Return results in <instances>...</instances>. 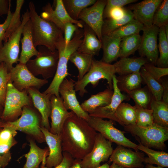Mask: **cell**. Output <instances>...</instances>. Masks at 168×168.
Here are the masks:
<instances>
[{
	"mask_svg": "<svg viewBox=\"0 0 168 168\" xmlns=\"http://www.w3.org/2000/svg\"><path fill=\"white\" fill-rule=\"evenodd\" d=\"M97 133L86 121L71 111L61 133L63 151L82 160L92 149Z\"/></svg>",
	"mask_w": 168,
	"mask_h": 168,
	"instance_id": "cell-1",
	"label": "cell"
},
{
	"mask_svg": "<svg viewBox=\"0 0 168 168\" xmlns=\"http://www.w3.org/2000/svg\"><path fill=\"white\" fill-rule=\"evenodd\" d=\"M29 7L34 46H44L52 51L57 50L58 45L65 41L63 32L54 24L39 16L32 2H29Z\"/></svg>",
	"mask_w": 168,
	"mask_h": 168,
	"instance_id": "cell-2",
	"label": "cell"
},
{
	"mask_svg": "<svg viewBox=\"0 0 168 168\" xmlns=\"http://www.w3.org/2000/svg\"><path fill=\"white\" fill-rule=\"evenodd\" d=\"M83 36V28H79L66 46L65 41L58 45L57 50L58 52L59 57L57 69L51 82L43 93L60 97L58 91L59 85L66 77L70 75L68 70V62L72 54L77 51L80 47Z\"/></svg>",
	"mask_w": 168,
	"mask_h": 168,
	"instance_id": "cell-3",
	"label": "cell"
},
{
	"mask_svg": "<svg viewBox=\"0 0 168 168\" xmlns=\"http://www.w3.org/2000/svg\"><path fill=\"white\" fill-rule=\"evenodd\" d=\"M124 127L125 131L130 133L143 145L162 150L165 149V142L168 139V128L155 123L147 127L136 124L128 125Z\"/></svg>",
	"mask_w": 168,
	"mask_h": 168,
	"instance_id": "cell-4",
	"label": "cell"
},
{
	"mask_svg": "<svg viewBox=\"0 0 168 168\" xmlns=\"http://www.w3.org/2000/svg\"><path fill=\"white\" fill-rule=\"evenodd\" d=\"M115 71L113 64L105 63L102 60L93 58L91 65L88 72L79 81L75 82L74 88L78 91L79 96L82 97L87 91L85 89L89 84L94 87L98 84L102 79L107 80L109 88L113 89L112 78Z\"/></svg>",
	"mask_w": 168,
	"mask_h": 168,
	"instance_id": "cell-5",
	"label": "cell"
},
{
	"mask_svg": "<svg viewBox=\"0 0 168 168\" xmlns=\"http://www.w3.org/2000/svg\"><path fill=\"white\" fill-rule=\"evenodd\" d=\"M27 105L33 106L27 91H19L10 80L1 121L6 123L16 120L21 115L23 108Z\"/></svg>",
	"mask_w": 168,
	"mask_h": 168,
	"instance_id": "cell-6",
	"label": "cell"
},
{
	"mask_svg": "<svg viewBox=\"0 0 168 168\" xmlns=\"http://www.w3.org/2000/svg\"><path fill=\"white\" fill-rule=\"evenodd\" d=\"M39 54L34 59H30L26 67L35 76L41 75L47 79L54 76L58 63L59 54L57 50L52 51L42 46L38 47Z\"/></svg>",
	"mask_w": 168,
	"mask_h": 168,
	"instance_id": "cell-7",
	"label": "cell"
},
{
	"mask_svg": "<svg viewBox=\"0 0 168 168\" xmlns=\"http://www.w3.org/2000/svg\"><path fill=\"white\" fill-rule=\"evenodd\" d=\"M41 118L33 106L27 105L22 109L20 117L16 120L6 122L16 131L27 134L38 142H45L41 130Z\"/></svg>",
	"mask_w": 168,
	"mask_h": 168,
	"instance_id": "cell-8",
	"label": "cell"
},
{
	"mask_svg": "<svg viewBox=\"0 0 168 168\" xmlns=\"http://www.w3.org/2000/svg\"><path fill=\"white\" fill-rule=\"evenodd\" d=\"M89 125L96 132H99L105 138L118 145L131 148L138 151V145L127 138L124 135L125 132L115 128L114 121L105 120L100 118L90 116L87 121Z\"/></svg>",
	"mask_w": 168,
	"mask_h": 168,
	"instance_id": "cell-9",
	"label": "cell"
},
{
	"mask_svg": "<svg viewBox=\"0 0 168 168\" xmlns=\"http://www.w3.org/2000/svg\"><path fill=\"white\" fill-rule=\"evenodd\" d=\"M22 17L20 26L0 47V62L5 63L9 72L13 68V64L19 62L21 35L25 25L30 19L28 9L22 15Z\"/></svg>",
	"mask_w": 168,
	"mask_h": 168,
	"instance_id": "cell-10",
	"label": "cell"
},
{
	"mask_svg": "<svg viewBox=\"0 0 168 168\" xmlns=\"http://www.w3.org/2000/svg\"><path fill=\"white\" fill-rule=\"evenodd\" d=\"M113 150L112 142L97 133L92 149L81 160V168H94L100 166L101 162L108 160Z\"/></svg>",
	"mask_w": 168,
	"mask_h": 168,
	"instance_id": "cell-11",
	"label": "cell"
},
{
	"mask_svg": "<svg viewBox=\"0 0 168 168\" xmlns=\"http://www.w3.org/2000/svg\"><path fill=\"white\" fill-rule=\"evenodd\" d=\"M10 81L14 86L22 91L30 88L39 90L47 84V79L38 78L34 76L28 70L26 64H17L9 72Z\"/></svg>",
	"mask_w": 168,
	"mask_h": 168,
	"instance_id": "cell-12",
	"label": "cell"
},
{
	"mask_svg": "<svg viewBox=\"0 0 168 168\" xmlns=\"http://www.w3.org/2000/svg\"><path fill=\"white\" fill-rule=\"evenodd\" d=\"M55 8L49 2L48 3L42 8L43 12L40 17L44 20L54 24L63 32L64 24L67 22H71L77 25L81 28H83L85 24L81 20H75L72 18L67 12L63 5L62 0H54Z\"/></svg>",
	"mask_w": 168,
	"mask_h": 168,
	"instance_id": "cell-13",
	"label": "cell"
},
{
	"mask_svg": "<svg viewBox=\"0 0 168 168\" xmlns=\"http://www.w3.org/2000/svg\"><path fill=\"white\" fill-rule=\"evenodd\" d=\"M159 28L152 25L144 27L141 37V43L138 49L140 57L146 59L148 62L154 65L159 57L157 39Z\"/></svg>",
	"mask_w": 168,
	"mask_h": 168,
	"instance_id": "cell-14",
	"label": "cell"
},
{
	"mask_svg": "<svg viewBox=\"0 0 168 168\" xmlns=\"http://www.w3.org/2000/svg\"><path fill=\"white\" fill-rule=\"evenodd\" d=\"M106 0H98L93 5L84 9L80 14L78 19L89 26L101 41L102 28L104 22V11Z\"/></svg>",
	"mask_w": 168,
	"mask_h": 168,
	"instance_id": "cell-15",
	"label": "cell"
},
{
	"mask_svg": "<svg viewBox=\"0 0 168 168\" xmlns=\"http://www.w3.org/2000/svg\"><path fill=\"white\" fill-rule=\"evenodd\" d=\"M75 82L72 79L65 78L59 85L58 92L67 110H71L79 117L87 121L90 116L83 110L77 100L74 88Z\"/></svg>",
	"mask_w": 168,
	"mask_h": 168,
	"instance_id": "cell-16",
	"label": "cell"
},
{
	"mask_svg": "<svg viewBox=\"0 0 168 168\" xmlns=\"http://www.w3.org/2000/svg\"><path fill=\"white\" fill-rule=\"evenodd\" d=\"M145 155L138 151L118 145L113 150L109 162H114L126 168H143Z\"/></svg>",
	"mask_w": 168,
	"mask_h": 168,
	"instance_id": "cell-17",
	"label": "cell"
},
{
	"mask_svg": "<svg viewBox=\"0 0 168 168\" xmlns=\"http://www.w3.org/2000/svg\"><path fill=\"white\" fill-rule=\"evenodd\" d=\"M113 94L110 103L105 106L96 109L92 113L89 114L90 116H93L101 119L107 118L117 122L115 114L119 105L124 100H128L130 98L122 94L117 86V80L115 75L113 78Z\"/></svg>",
	"mask_w": 168,
	"mask_h": 168,
	"instance_id": "cell-18",
	"label": "cell"
},
{
	"mask_svg": "<svg viewBox=\"0 0 168 168\" xmlns=\"http://www.w3.org/2000/svg\"><path fill=\"white\" fill-rule=\"evenodd\" d=\"M41 130L49 150V154L46 159L45 166L48 168L54 167L61 163L63 157L61 134L52 133L42 126Z\"/></svg>",
	"mask_w": 168,
	"mask_h": 168,
	"instance_id": "cell-19",
	"label": "cell"
},
{
	"mask_svg": "<svg viewBox=\"0 0 168 168\" xmlns=\"http://www.w3.org/2000/svg\"><path fill=\"white\" fill-rule=\"evenodd\" d=\"M162 0H144L132 4L128 7L131 11L134 18L144 27L153 25V16L155 12Z\"/></svg>",
	"mask_w": 168,
	"mask_h": 168,
	"instance_id": "cell-20",
	"label": "cell"
},
{
	"mask_svg": "<svg viewBox=\"0 0 168 168\" xmlns=\"http://www.w3.org/2000/svg\"><path fill=\"white\" fill-rule=\"evenodd\" d=\"M33 106L39 112L41 118V126L49 131L50 126L49 118L51 110L50 98L52 95L41 93L39 89L30 88L27 90Z\"/></svg>",
	"mask_w": 168,
	"mask_h": 168,
	"instance_id": "cell-21",
	"label": "cell"
},
{
	"mask_svg": "<svg viewBox=\"0 0 168 168\" xmlns=\"http://www.w3.org/2000/svg\"><path fill=\"white\" fill-rule=\"evenodd\" d=\"M51 122L49 131L54 134L61 133L63 124L69 116L68 112L64 107L61 97L52 95L50 98Z\"/></svg>",
	"mask_w": 168,
	"mask_h": 168,
	"instance_id": "cell-22",
	"label": "cell"
},
{
	"mask_svg": "<svg viewBox=\"0 0 168 168\" xmlns=\"http://www.w3.org/2000/svg\"><path fill=\"white\" fill-rule=\"evenodd\" d=\"M23 37L21 40V51L19 58V63L26 64L34 56H37L39 51L34 46L33 41L32 25L30 19L24 25L22 31Z\"/></svg>",
	"mask_w": 168,
	"mask_h": 168,
	"instance_id": "cell-23",
	"label": "cell"
},
{
	"mask_svg": "<svg viewBox=\"0 0 168 168\" xmlns=\"http://www.w3.org/2000/svg\"><path fill=\"white\" fill-rule=\"evenodd\" d=\"M83 39L77 51L91 55H98L102 48V44L95 32L89 26L84 24L83 28Z\"/></svg>",
	"mask_w": 168,
	"mask_h": 168,
	"instance_id": "cell-24",
	"label": "cell"
},
{
	"mask_svg": "<svg viewBox=\"0 0 168 168\" xmlns=\"http://www.w3.org/2000/svg\"><path fill=\"white\" fill-rule=\"evenodd\" d=\"M113 91L109 88L91 97L80 104L82 109L89 114L92 113L97 108L109 105L111 100Z\"/></svg>",
	"mask_w": 168,
	"mask_h": 168,
	"instance_id": "cell-25",
	"label": "cell"
},
{
	"mask_svg": "<svg viewBox=\"0 0 168 168\" xmlns=\"http://www.w3.org/2000/svg\"><path fill=\"white\" fill-rule=\"evenodd\" d=\"M121 39L110 35L102 36L101 42L103 55L101 60L109 64L119 57L120 44Z\"/></svg>",
	"mask_w": 168,
	"mask_h": 168,
	"instance_id": "cell-26",
	"label": "cell"
},
{
	"mask_svg": "<svg viewBox=\"0 0 168 168\" xmlns=\"http://www.w3.org/2000/svg\"><path fill=\"white\" fill-rule=\"evenodd\" d=\"M28 141L30 149L27 153L24 155L26 161L23 168H39L40 163L46 161L49 154V148H40L32 138H29Z\"/></svg>",
	"mask_w": 168,
	"mask_h": 168,
	"instance_id": "cell-27",
	"label": "cell"
},
{
	"mask_svg": "<svg viewBox=\"0 0 168 168\" xmlns=\"http://www.w3.org/2000/svg\"><path fill=\"white\" fill-rule=\"evenodd\" d=\"M148 63L145 58H121L113 64L115 71L119 76L127 75L138 71L146 63Z\"/></svg>",
	"mask_w": 168,
	"mask_h": 168,
	"instance_id": "cell-28",
	"label": "cell"
},
{
	"mask_svg": "<svg viewBox=\"0 0 168 168\" xmlns=\"http://www.w3.org/2000/svg\"><path fill=\"white\" fill-rule=\"evenodd\" d=\"M93 56L77 51L71 55L69 60L77 68L78 73L77 81L81 80L89 70L92 64Z\"/></svg>",
	"mask_w": 168,
	"mask_h": 168,
	"instance_id": "cell-29",
	"label": "cell"
},
{
	"mask_svg": "<svg viewBox=\"0 0 168 168\" xmlns=\"http://www.w3.org/2000/svg\"><path fill=\"white\" fill-rule=\"evenodd\" d=\"M153 111L154 123L168 128V104L161 100H156L153 97L150 104Z\"/></svg>",
	"mask_w": 168,
	"mask_h": 168,
	"instance_id": "cell-30",
	"label": "cell"
},
{
	"mask_svg": "<svg viewBox=\"0 0 168 168\" xmlns=\"http://www.w3.org/2000/svg\"><path fill=\"white\" fill-rule=\"evenodd\" d=\"M138 150L143 152L148 156L145 157L144 163L156 164L163 167H168V153L163 151H156L139 143Z\"/></svg>",
	"mask_w": 168,
	"mask_h": 168,
	"instance_id": "cell-31",
	"label": "cell"
},
{
	"mask_svg": "<svg viewBox=\"0 0 168 168\" xmlns=\"http://www.w3.org/2000/svg\"><path fill=\"white\" fill-rule=\"evenodd\" d=\"M115 116L117 122L123 127L136 124L135 107L128 103H121L116 110Z\"/></svg>",
	"mask_w": 168,
	"mask_h": 168,
	"instance_id": "cell-32",
	"label": "cell"
},
{
	"mask_svg": "<svg viewBox=\"0 0 168 168\" xmlns=\"http://www.w3.org/2000/svg\"><path fill=\"white\" fill-rule=\"evenodd\" d=\"M117 86L121 91L127 93L141 87L142 79L140 70L133 73L117 77Z\"/></svg>",
	"mask_w": 168,
	"mask_h": 168,
	"instance_id": "cell-33",
	"label": "cell"
},
{
	"mask_svg": "<svg viewBox=\"0 0 168 168\" xmlns=\"http://www.w3.org/2000/svg\"><path fill=\"white\" fill-rule=\"evenodd\" d=\"M65 8L70 16L79 20V16L85 8L94 4L96 0H62Z\"/></svg>",
	"mask_w": 168,
	"mask_h": 168,
	"instance_id": "cell-34",
	"label": "cell"
},
{
	"mask_svg": "<svg viewBox=\"0 0 168 168\" xmlns=\"http://www.w3.org/2000/svg\"><path fill=\"white\" fill-rule=\"evenodd\" d=\"M141 36L139 34L125 37L121 39L120 44V58L128 57L138 49L141 42Z\"/></svg>",
	"mask_w": 168,
	"mask_h": 168,
	"instance_id": "cell-35",
	"label": "cell"
},
{
	"mask_svg": "<svg viewBox=\"0 0 168 168\" xmlns=\"http://www.w3.org/2000/svg\"><path fill=\"white\" fill-rule=\"evenodd\" d=\"M134 18L133 13L127 8L125 15L121 19L117 20L105 19L102 28V36L110 35Z\"/></svg>",
	"mask_w": 168,
	"mask_h": 168,
	"instance_id": "cell-36",
	"label": "cell"
},
{
	"mask_svg": "<svg viewBox=\"0 0 168 168\" xmlns=\"http://www.w3.org/2000/svg\"><path fill=\"white\" fill-rule=\"evenodd\" d=\"M140 72L142 80L147 84L154 98L156 100H161L163 90L162 84L155 80L143 66L141 68Z\"/></svg>",
	"mask_w": 168,
	"mask_h": 168,
	"instance_id": "cell-37",
	"label": "cell"
},
{
	"mask_svg": "<svg viewBox=\"0 0 168 168\" xmlns=\"http://www.w3.org/2000/svg\"><path fill=\"white\" fill-rule=\"evenodd\" d=\"M158 36L159 57L156 64L159 67L167 68L168 67V40L165 34L164 26L159 28Z\"/></svg>",
	"mask_w": 168,
	"mask_h": 168,
	"instance_id": "cell-38",
	"label": "cell"
},
{
	"mask_svg": "<svg viewBox=\"0 0 168 168\" xmlns=\"http://www.w3.org/2000/svg\"><path fill=\"white\" fill-rule=\"evenodd\" d=\"M144 27L142 24L134 18L108 35L122 39L131 35L139 34Z\"/></svg>",
	"mask_w": 168,
	"mask_h": 168,
	"instance_id": "cell-39",
	"label": "cell"
},
{
	"mask_svg": "<svg viewBox=\"0 0 168 168\" xmlns=\"http://www.w3.org/2000/svg\"><path fill=\"white\" fill-rule=\"evenodd\" d=\"M130 98H132L136 105L145 108H148L153 97L147 87H141L127 93Z\"/></svg>",
	"mask_w": 168,
	"mask_h": 168,
	"instance_id": "cell-40",
	"label": "cell"
},
{
	"mask_svg": "<svg viewBox=\"0 0 168 168\" xmlns=\"http://www.w3.org/2000/svg\"><path fill=\"white\" fill-rule=\"evenodd\" d=\"M136 124L138 126L147 127L154 124L153 111L149 108H145L135 105Z\"/></svg>",
	"mask_w": 168,
	"mask_h": 168,
	"instance_id": "cell-41",
	"label": "cell"
},
{
	"mask_svg": "<svg viewBox=\"0 0 168 168\" xmlns=\"http://www.w3.org/2000/svg\"><path fill=\"white\" fill-rule=\"evenodd\" d=\"M24 0H17L15 12L11 20L9 26L5 33L4 40L7 41L11 35L20 26L22 23L21 21L20 12L23 5Z\"/></svg>",
	"mask_w": 168,
	"mask_h": 168,
	"instance_id": "cell-42",
	"label": "cell"
},
{
	"mask_svg": "<svg viewBox=\"0 0 168 168\" xmlns=\"http://www.w3.org/2000/svg\"><path fill=\"white\" fill-rule=\"evenodd\" d=\"M168 24V0H164L159 6L154 13L153 25L159 28Z\"/></svg>",
	"mask_w": 168,
	"mask_h": 168,
	"instance_id": "cell-43",
	"label": "cell"
},
{
	"mask_svg": "<svg viewBox=\"0 0 168 168\" xmlns=\"http://www.w3.org/2000/svg\"><path fill=\"white\" fill-rule=\"evenodd\" d=\"M10 76L6 66L3 62L0 65V106L4 107L7 94V84Z\"/></svg>",
	"mask_w": 168,
	"mask_h": 168,
	"instance_id": "cell-44",
	"label": "cell"
},
{
	"mask_svg": "<svg viewBox=\"0 0 168 168\" xmlns=\"http://www.w3.org/2000/svg\"><path fill=\"white\" fill-rule=\"evenodd\" d=\"M17 143L15 138L6 144L0 143V168L7 166L12 159L10 149Z\"/></svg>",
	"mask_w": 168,
	"mask_h": 168,
	"instance_id": "cell-45",
	"label": "cell"
},
{
	"mask_svg": "<svg viewBox=\"0 0 168 168\" xmlns=\"http://www.w3.org/2000/svg\"><path fill=\"white\" fill-rule=\"evenodd\" d=\"M143 66L147 71L158 82L161 80V77L168 74V68H162L156 67L149 63H146Z\"/></svg>",
	"mask_w": 168,
	"mask_h": 168,
	"instance_id": "cell-46",
	"label": "cell"
},
{
	"mask_svg": "<svg viewBox=\"0 0 168 168\" xmlns=\"http://www.w3.org/2000/svg\"><path fill=\"white\" fill-rule=\"evenodd\" d=\"M127 8L123 7H114L109 8H105L104 19L109 18L114 20L121 19L125 15Z\"/></svg>",
	"mask_w": 168,
	"mask_h": 168,
	"instance_id": "cell-47",
	"label": "cell"
},
{
	"mask_svg": "<svg viewBox=\"0 0 168 168\" xmlns=\"http://www.w3.org/2000/svg\"><path fill=\"white\" fill-rule=\"evenodd\" d=\"M17 133V131L5 123V125L0 132V143H8L14 138Z\"/></svg>",
	"mask_w": 168,
	"mask_h": 168,
	"instance_id": "cell-48",
	"label": "cell"
},
{
	"mask_svg": "<svg viewBox=\"0 0 168 168\" xmlns=\"http://www.w3.org/2000/svg\"><path fill=\"white\" fill-rule=\"evenodd\" d=\"M79 28L77 25L71 22H67L64 24V38L66 46L71 40L73 35Z\"/></svg>",
	"mask_w": 168,
	"mask_h": 168,
	"instance_id": "cell-49",
	"label": "cell"
},
{
	"mask_svg": "<svg viewBox=\"0 0 168 168\" xmlns=\"http://www.w3.org/2000/svg\"><path fill=\"white\" fill-rule=\"evenodd\" d=\"M12 15L10 8L5 21L3 23L0 24V47L3 45L2 41L4 40L5 33L9 26Z\"/></svg>",
	"mask_w": 168,
	"mask_h": 168,
	"instance_id": "cell-50",
	"label": "cell"
},
{
	"mask_svg": "<svg viewBox=\"0 0 168 168\" xmlns=\"http://www.w3.org/2000/svg\"><path fill=\"white\" fill-rule=\"evenodd\" d=\"M63 159L61 163L56 167L53 168H69L72 164L74 159L66 152H63ZM43 168H48L45 166Z\"/></svg>",
	"mask_w": 168,
	"mask_h": 168,
	"instance_id": "cell-51",
	"label": "cell"
},
{
	"mask_svg": "<svg viewBox=\"0 0 168 168\" xmlns=\"http://www.w3.org/2000/svg\"><path fill=\"white\" fill-rule=\"evenodd\" d=\"M137 0H107L105 8L114 7H123L127 4L137 1Z\"/></svg>",
	"mask_w": 168,
	"mask_h": 168,
	"instance_id": "cell-52",
	"label": "cell"
},
{
	"mask_svg": "<svg viewBox=\"0 0 168 168\" xmlns=\"http://www.w3.org/2000/svg\"><path fill=\"white\" fill-rule=\"evenodd\" d=\"M11 7V0H0V16L7 15Z\"/></svg>",
	"mask_w": 168,
	"mask_h": 168,
	"instance_id": "cell-53",
	"label": "cell"
},
{
	"mask_svg": "<svg viewBox=\"0 0 168 168\" xmlns=\"http://www.w3.org/2000/svg\"><path fill=\"white\" fill-rule=\"evenodd\" d=\"M163 90L161 100L168 104V82L163 81L162 82Z\"/></svg>",
	"mask_w": 168,
	"mask_h": 168,
	"instance_id": "cell-54",
	"label": "cell"
},
{
	"mask_svg": "<svg viewBox=\"0 0 168 168\" xmlns=\"http://www.w3.org/2000/svg\"><path fill=\"white\" fill-rule=\"evenodd\" d=\"M81 160L74 159L73 162L69 168H81L80 162Z\"/></svg>",
	"mask_w": 168,
	"mask_h": 168,
	"instance_id": "cell-55",
	"label": "cell"
},
{
	"mask_svg": "<svg viewBox=\"0 0 168 168\" xmlns=\"http://www.w3.org/2000/svg\"><path fill=\"white\" fill-rule=\"evenodd\" d=\"M110 168H126L120 166L114 162H112V164L110 166Z\"/></svg>",
	"mask_w": 168,
	"mask_h": 168,
	"instance_id": "cell-56",
	"label": "cell"
},
{
	"mask_svg": "<svg viewBox=\"0 0 168 168\" xmlns=\"http://www.w3.org/2000/svg\"><path fill=\"white\" fill-rule=\"evenodd\" d=\"M110 165L108 163H105L102 165L94 168H110Z\"/></svg>",
	"mask_w": 168,
	"mask_h": 168,
	"instance_id": "cell-57",
	"label": "cell"
},
{
	"mask_svg": "<svg viewBox=\"0 0 168 168\" xmlns=\"http://www.w3.org/2000/svg\"><path fill=\"white\" fill-rule=\"evenodd\" d=\"M146 168H164L163 167L158 166L157 167L153 166L152 165L146 164Z\"/></svg>",
	"mask_w": 168,
	"mask_h": 168,
	"instance_id": "cell-58",
	"label": "cell"
},
{
	"mask_svg": "<svg viewBox=\"0 0 168 168\" xmlns=\"http://www.w3.org/2000/svg\"><path fill=\"white\" fill-rule=\"evenodd\" d=\"M164 28L166 37L168 40V24L164 26Z\"/></svg>",
	"mask_w": 168,
	"mask_h": 168,
	"instance_id": "cell-59",
	"label": "cell"
},
{
	"mask_svg": "<svg viewBox=\"0 0 168 168\" xmlns=\"http://www.w3.org/2000/svg\"><path fill=\"white\" fill-rule=\"evenodd\" d=\"M3 111V107L0 106V121H1L2 117Z\"/></svg>",
	"mask_w": 168,
	"mask_h": 168,
	"instance_id": "cell-60",
	"label": "cell"
},
{
	"mask_svg": "<svg viewBox=\"0 0 168 168\" xmlns=\"http://www.w3.org/2000/svg\"><path fill=\"white\" fill-rule=\"evenodd\" d=\"M5 125V122L0 121V132L3 128Z\"/></svg>",
	"mask_w": 168,
	"mask_h": 168,
	"instance_id": "cell-61",
	"label": "cell"
},
{
	"mask_svg": "<svg viewBox=\"0 0 168 168\" xmlns=\"http://www.w3.org/2000/svg\"><path fill=\"white\" fill-rule=\"evenodd\" d=\"M1 63L0 62V64H1Z\"/></svg>",
	"mask_w": 168,
	"mask_h": 168,
	"instance_id": "cell-62",
	"label": "cell"
}]
</instances>
